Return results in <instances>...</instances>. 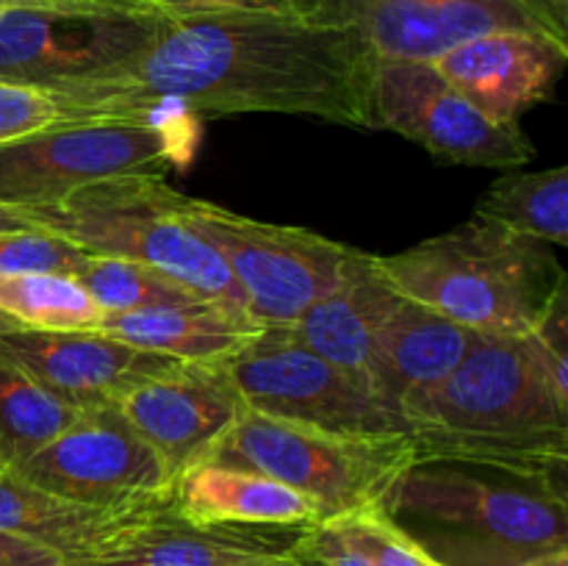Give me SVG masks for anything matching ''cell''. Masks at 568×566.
Segmentation results:
<instances>
[{
	"mask_svg": "<svg viewBox=\"0 0 568 566\" xmlns=\"http://www.w3.org/2000/svg\"><path fill=\"white\" fill-rule=\"evenodd\" d=\"M0 566H67L64 558L39 544L0 530Z\"/></svg>",
	"mask_w": 568,
	"mask_h": 566,
	"instance_id": "1f68e13d",
	"label": "cell"
},
{
	"mask_svg": "<svg viewBox=\"0 0 568 566\" xmlns=\"http://www.w3.org/2000/svg\"><path fill=\"white\" fill-rule=\"evenodd\" d=\"M480 342L483 333L399 294L377 331L372 392L399 414L410 394L444 381Z\"/></svg>",
	"mask_w": 568,
	"mask_h": 566,
	"instance_id": "d6986e66",
	"label": "cell"
},
{
	"mask_svg": "<svg viewBox=\"0 0 568 566\" xmlns=\"http://www.w3.org/2000/svg\"><path fill=\"white\" fill-rule=\"evenodd\" d=\"M194 111L175 103L159 120L55 122L0 144V203L53 205L87 183L116 175H161L186 166L197 144Z\"/></svg>",
	"mask_w": 568,
	"mask_h": 566,
	"instance_id": "8992f818",
	"label": "cell"
},
{
	"mask_svg": "<svg viewBox=\"0 0 568 566\" xmlns=\"http://www.w3.org/2000/svg\"><path fill=\"white\" fill-rule=\"evenodd\" d=\"M408 300L483 336H527L568 289L552 244L471 214L464 225L394 255H377Z\"/></svg>",
	"mask_w": 568,
	"mask_h": 566,
	"instance_id": "277c9868",
	"label": "cell"
},
{
	"mask_svg": "<svg viewBox=\"0 0 568 566\" xmlns=\"http://www.w3.org/2000/svg\"><path fill=\"white\" fill-rule=\"evenodd\" d=\"M377 131H394L444 164L516 170L536 159L519 122L491 120L430 61H381L372 81Z\"/></svg>",
	"mask_w": 568,
	"mask_h": 566,
	"instance_id": "7c38bea8",
	"label": "cell"
},
{
	"mask_svg": "<svg viewBox=\"0 0 568 566\" xmlns=\"http://www.w3.org/2000/svg\"><path fill=\"white\" fill-rule=\"evenodd\" d=\"M0 314L37 331H98L103 311L61 272H0Z\"/></svg>",
	"mask_w": 568,
	"mask_h": 566,
	"instance_id": "d4e9b609",
	"label": "cell"
},
{
	"mask_svg": "<svg viewBox=\"0 0 568 566\" xmlns=\"http://www.w3.org/2000/svg\"><path fill=\"white\" fill-rule=\"evenodd\" d=\"M83 250L48 231H6L0 233V272H61L70 275L83 261Z\"/></svg>",
	"mask_w": 568,
	"mask_h": 566,
	"instance_id": "4316f807",
	"label": "cell"
},
{
	"mask_svg": "<svg viewBox=\"0 0 568 566\" xmlns=\"http://www.w3.org/2000/svg\"><path fill=\"white\" fill-rule=\"evenodd\" d=\"M225 372L250 411L333 433H408L403 416L361 383L311 353L288 327H264Z\"/></svg>",
	"mask_w": 568,
	"mask_h": 566,
	"instance_id": "8fae6325",
	"label": "cell"
},
{
	"mask_svg": "<svg viewBox=\"0 0 568 566\" xmlns=\"http://www.w3.org/2000/svg\"><path fill=\"white\" fill-rule=\"evenodd\" d=\"M72 281L94 300L103 314L116 311L164 309V305L197 303V294L155 266L114 255H83L70 272Z\"/></svg>",
	"mask_w": 568,
	"mask_h": 566,
	"instance_id": "484cf974",
	"label": "cell"
},
{
	"mask_svg": "<svg viewBox=\"0 0 568 566\" xmlns=\"http://www.w3.org/2000/svg\"><path fill=\"white\" fill-rule=\"evenodd\" d=\"M61 122V111L48 92L0 81V144Z\"/></svg>",
	"mask_w": 568,
	"mask_h": 566,
	"instance_id": "f1b7e54d",
	"label": "cell"
},
{
	"mask_svg": "<svg viewBox=\"0 0 568 566\" xmlns=\"http://www.w3.org/2000/svg\"><path fill=\"white\" fill-rule=\"evenodd\" d=\"M155 9H0V81L67 92L131 67L161 31Z\"/></svg>",
	"mask_w": 568,
	"mask_h": 566,
	"instance_id": "30bf717a",
	"label": "cell"
},
{
	"mask_svg": "<svg viewBox=\"0 0 568 566\" xmlns=\"http://www.w3.org/2000/svg\"><path fill=\"white\" fill-rule=\"evenodd\" d=\"M178 211L222 255L250 316L264 327L294 325L366 259L361 250L305 228L250 220L189 194H178Z\"/></svg>",
	"mask_w": 568,
	"mask_h": 566,
	"instance_id": "ba28073f",
	"label": "cell"
},
{
	"mask_svg": "<svg viewBox=\"0 0 568 566\" xmlns=\"http://www.w3.org/2000/svg\"><path fill=\"white\" fill-rule=\"evenodd\" d=\"M0 361L22 370L78 411L120 403L139 383L181 366V361L139 350L103 331L37 327L0 333Z\"/></svg>",
	"mask_w": 568,
	"mask_h": 566,
	"instance_id": "9a60e30c",
	"label": "cell"
},
{
	"mask_svg": "<svg viewBox=\"0 0 568 566\" xmlns=\"http://www.w3.org/2000/svg\"><path fill=\"white\" fill-rule=\"evenodd\" d=\"M566 61L568 42L508 31L469 39L430 64L491 120L519 122L527 109L552 98Z\"/></svg>",
	"mask_w": 568,
	"mask_h": 566,
	"instance_id": "e0dca14e",
	"label": "cell"
},
{
	"mask_svg": "<svg viewBox=\"0 0 568 566\" xmlns=\"http://www.w3.org/2000/svg\"><path fill=\"white\" fill-rule=\"evenodd\" d=\"M419 455L410 433H333L247 411L209 461L261 472L311 499L316 519L369 511Z\"/></svg>",
	"mask_w": 568,
	"mask_h": 566,
	"instance_id": "52a82bcc",
	"label": "cell"
},
{
	"mask_svg": "<svg viewBox=\"0 0 568 566\" xmlns=\"http://www.w3.org/2000/svg\"><path fill=\"white\" fill-rule=\"evenodd\" d=\"M475 216L547 244L568 242V166L505 172L477 203Z\"/></svg>",
	"mask_w": 568,
	"mask_h": 566,
	"instance_id": "603a6c76",
	"label": "cell"
},
{
	"mask_svg": "<svg viewBox=\"0 0 568 566\" xmlns=\"http://www.w3.org/2000/svg\"><path fill=\"white\" fill-rule=\"evenodd\" d=\"M31 220L26 216V211L11 209V205L0 203V233L6 231H31Z\"/></svg>",
	"mask_w": 568,
	"mask_h": 566,
	"instance_id": "836d02e7",
	"label": "cell"
},
{
	"mask_svg": "<svg viewBox=\"0 0 568 566\" xmlns=\"http://www.w3.org/2000/svg\"><path fill=\"white\" fill-rule=\"evenodd\" d=\"M377 55L358 31L281 9L164 17L155 42L125 70L55 92L64 122L128 120L150 100L197 117L297 114L377 131Z\"/></svg>",
	"mask_w": 568,
	"mask_h": 566,
	"instance_id": "6da1fadb",
	"label": "cell"
},
{
	"mask_svg": "<svg viewBox=\"0 0 568 566\" xmlns=\"http://www.w3.org/2000/svg\"><path fill=\"white\" fill-rule=\"evenodd\" d=\"M33 486L87 505H131L172 497L175 481L136 433L120 403L78 411L42 449L11 466Z\"/></svg>",
	"mask_w": 568,
	"mask_h": 566,
	"instance_id": "4fadbf2b",
	"label": "cell"
},
{
	"mask_svg": "<svg viewBox=\"0 0 568 566\" xmlns=\"http://www.w3.org/2000/svg\"><path fill=\"white\" fill-rule=\"evenodd\" d=\"M308 525H203L175 503L105 553L75 566H303L297 544Z\"/></svg>",
	"mask_w": 568,
	"mask_h": 566,
	"instance_id": "2e32d148",
	"label": "cell"
},
{
	"mask_svg": "<svg viewBox=\"0 0 568 566\" xmlns=\"http://www.w3.org/2000/svg\"><path fill=\"white\" fill-rule=\"evenodd\" d=\"M419 455H460L566 475L568 397L530 336H483L436 386L399 405Z\"/></svg>",
	"mask_w": 568,
	"mask_h": 566,
	"instance_id": "3957f363",
	"label": "cell"
},
{
	"mask_svg": "<svg viewBox=\"0 0 568 566\" xmlns=\"http://www.w3.org/2000/svg\"><path fill=\"white\" fill-rule=\"evenodd\" d=\"M297 558L303 566H372L369 555L349 538L338 519L305 527L297 544Z\"/></svg>",
	"mask_w": 568,
	"mask_h": 566,
	"instance_id": "f546056e",
	"label": "cell"
},
{
	"mask_svg": "<svg viewBox=\"0 0 568 566\" xmlns=\"http://www.w3.org/2000/svg\"><path fill=\"white\" fill-rule=\"evenodd\" d=\"M78 416L17 366L0 361V464L20 466Z\"/></svg>",
	"mask_w": 568,
	"mask_h": 566,
	"instance_id": "cb8c5ba5",
	"label": "cell"
},
{
	"mask_svg": "<svg viewBox=\"0 0 568 566\" xmlns=\"http://www.w3.org/2000/svg\"><path fill=\"white\" fill-rule=\"evenodd\" d=\"M178 194L164 175H116L87 183L53 205L28 209L26 216L83 253L142 261L200 300L253 320L222 255L183 222Z\"/></svg>",
	"mask_w": 568,
	"mask_h": 566,
	"instance_id": "5b68a950",
	"label": "cell"
},
{
	"mask_svg": "<svg viewBox=\"0 0 568 566\" xmlns=\"http://www.w3.org/2000/svg\"><path fill=\"white\" fill-rule=\"evenodd\" d=\"M555 566H568V564H555Z\"/></svg>",
	"mask_w": 568,
	"mask_h": 566,
	"instance_id": "8d00e7d4",
	"label": "cell"
},
{
	"mask_svg": "<svg viewBox=\"0 0 568 566\" xmlns=\"http://www.w3.org/2000/svg\"><path fill=\"white\" fill-rule=\"evenodd\" d=\"M372 508L438 566L568 564L566 475L416 455Z\"/></svg>",
	"mask_w": 568,
	"mask_h": 566,
	"instance_id": "7a4b0ae2",
	"label": "cell"
},
{
	"mask_svg": "<svg viewBox=\"0 0 568 566\" xmlns=\"http://www.w3.org/2000/svg\"><path fill=\"white\" fill-rule=\"evenodd\" d=\"M0 9L37 11H103V9H150L133 0H0Z\"/></svg>",
	"mask_w": 568,
	"mask_h": 566,
	"instance_id": "d6a6232c",
	"label": "cell"
},
{
	"mask_svg": "<svg viewBox=\"0 0 568 566\" xmlns=\"http://www.w3.org/2000/svg\"><path fill=\"white\" fill-rule=\"evenodd\" d=\"M172 497L131 505H87L33 486L0 464V530L61 555L67 566L105 553L125 533L166 511Z\"/></svg>",
	"mask_w": 568,
	"mask_h": 566,
	"instance_id": "ac0fdd59",
	"label": "cell"
},
{
	"mask_svg": "<svg viewBox=\"0 0 568 566\" xmlns=\"http://www.w3.org/2000/svg\"><path fill=\"white\" fill-rule=\"evenodd\" d=\"M355 544L369 555L372 566H438L410 538L388 525L375 508L338 519Z\"/></svg>",
	"mask_w": 568,
	"mask_h": 566,
	"instance_id": "83f0119b",
	"label": "cell"
},
{
	"mask_svg": "<svg viewBox=\"0 0 568 566\" xmlns=\"http://www.w3.org/2000/svg\"><path fill=\"white\" fill-rule=\"evenodd\" d=\"M314 22L353 28L381 61H436L486 33L568 42V0H286Z\"/></svg>",
	"mask_w": 568,
	"mask_h": 566,
	"instance_id": "9c48e42d",
	"label": "cell"
},
{
	"mask_svg": "<svg viewBox=\"0 0 568 566\" xmlns=\"http://www.w3.org/2000/svg\"><path fill=\"white\" fill-rule=\"evenodd\" d=\"M397 300L399 292L381 272L377 255L366 253L342 286L316 300L294 325L286 327L311 353L372 392L377 331Z\"/></svg>",
	"mask_w": 568,
	"mask_h": 566,
	"instance_id": "ffe728a7",
	"label": "cell"
},
{
	"mask_svg": "<svg viewBox=\"0 0 568 566\" xmlns=\"http://www.w3.org/2000/svg\"><path fill=\"white\" fill-rule=\"evenodd\" d=\"M98 331L181 364L222 366L242 353L264 325L209 300H197L189 305L103 314Z\"/></svg>",
	"mask_w": 568,
	"mask_h": 566,
	"instance_id": "44dd1931",
	"label": "cell"
},
{
	"mask_svg": "<svg viewBox=\"0 0 568 566\" xmlns=\"http://www.w3.org/2000/svg\"><path fill=\"white\" fill-rule=\"evenodd\" d=\"M120 408L164 461L172 481L205 464L250 411L225 366L203 364H181L139 383L120 400Z\"/></svg>",
	"mask_w": 568,
	"mask_h": 566,
	"instance_id": "5bb4252c",
	"label": "cell"
},
{
	"mask_svg": "<svg viewBox=\"0 0 568 566\" xmlns=\"http://www.w3.org/2000/svg\"><path fill=\"white\" fill-rule=\"evenodd\" d=\"M17 327H22L20 322H14L11 316L0 314V333H9V331H17Z\"/></svg>",
	"mask_w": 568,
	"mask_h": 566,
	"instance_id": "e575fe53",
	"label": "cell"
},
{
	"mask_svg": "<svg viewBox=\"0 0 568 566\" xmlns=\"http://www.w3.org/2000/svg\"><path fill=\"white\" fill-rule=\"evenodd\" d=\"M178 516L203 525H314L316 508L294 488L244 469V466L205 464L183 472L172 488Z\"/></svg>",
	"mask_w": 568,
	"mask_h": 566,
	"instance_id": "7402d4cb",
	"label": "cell"
},
{
	"mask_svg": "<svg viewBox=\"0 0 568 566\" xmlns=\"http://www.w3.org/2000/svg\"><path fill=\"white\" fill-rule=\"evenodd\" d=\"M133 3H144V6H150L148 0H133ZM150 9H153V6H150Z\"/></svg>",
	"mask_w": 568,
	"mask_h": 566,
	"instance_id": "d590c367",
	"label": "cell"
},
{
	"mask_svg": "<svg viewBox=\"0 0 568 566\" xmlns=\"http://www.w3.org/2000/svg\"><path fill=\"white\" fill-rule=\"evenodd\" d=\"M148 3L166 17H194L216 14V11L281 9L286 6V0H148Z\"/></svg>",
	"mask_w": 568,
	"mask_h": 566,
	"instance_id": "4dcf8cb0",
	"label": "cell"
}]
</instances>
